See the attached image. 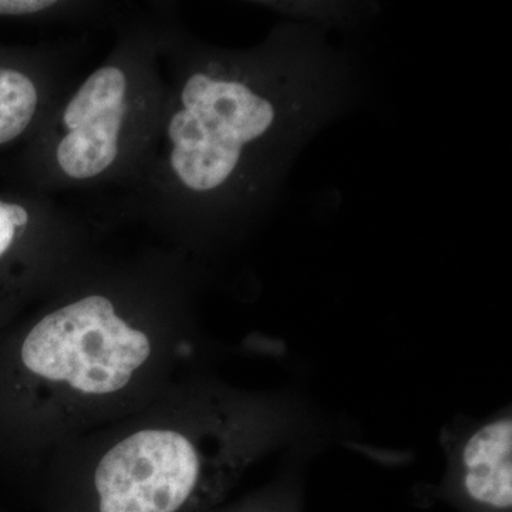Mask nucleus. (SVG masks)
Here are the masks:
<instances>
[{
  "label": "nucleus",
  "instance_id": "1",
  "mask_svg": "<svg viewBox=\"0 0 512 512\" xmlns=\"http://www.w3.org/2000/svg\"><path fill=\"white\" fill-rule=\"evenodd\" d=\"M340 86L325 43L298 26L249 52H200L161 99L151 174L188 210L248 211L339 109Z\"/></svg>",
  "mask_w": 512,
  "mask_h": 512
},
{
  "label": "nucleus",
  "instance_id": "2",
  "mask_svg": "<svg viewBox=\"0 0 512 512\" xmlns=\"http://www.w3.org/2000/svg\"><path fill=\"white\" fill-rule=\"evenodd\" d=\"M259 414L208 403L110 444L47 512H210L268 440Z\"/></svg>",
  "mask_w": 512,
  "mask_h": 512
},
{
  "label": "nucleus",
  "instance_id": "3",
  "mask_svg": "<svg viewBox=\"0 0 512 512\" xmlns=\"http://www.w3.org/2000/svg\"><path fill=\"white\" fill-rule=\"evenodd\" d=\"M158 355L153 325L117 292L90 289L53 306L23 338V372L46 400L99 404L127 394Z\"/></svg>",
  "mask_w": 512,
  "mask_h": 512
},
{
  "label": "nucleus",
  "instance_id": "4",
  "mask_svg": "<svg viewBox=\"0 0 512 512\" xmlns=\"http://www.w3.org/2000/svg\"><path fill=\"white\" fill-rule=\"evenodd\" d=\"M140 63L119 55L83 80L46 127V168L69 183L107 177L150 143L161 99Z\"/></svg>",
  "mask_w": 512,
  "mask_h": 512
},
{
  "label": "nucleus",
  "instance_id": "5",
  "mask_svg": "<svg viewBox=\"0 0 512 512\" xmlns=\"http://www.w3.org/2000/svg\"><path fill=\"white\" fill-rule=\"evenodd\" d=\"M458 493L477 512H511V416L487 421L461 444L456 456Z\"/></svg>",
  "mask_w": 512,
  "mask_h": 512
},
{
  "label": "nucleus",
  "instance_id": "6",
  "mask_svg": "<svg viewBox=\"0 0 512 512\" xmlns=\"http://www.w3.org/2000/svg\"><path fill=\"white\" fill-rule=\"evenodd\" d=\"M42 90L28 72L0 66V146L18 140L35 123Z\"/></svg>",
  "mask_w": 512,
  "mask_h": 512
},
{
  "label": "nucleus",
  "instance_id": "7",
  "mask_svg": "<svg viewBox=\"0 0 512 512\" xmlns=\"http://www.w3.org/2000/svg\"><path fill=\"white\" fill-rule=\"evenodd\" d=\"M32 218L25 205L0 200V261L15 248L26 234Z\"/></svg>",
  "mask_w": 512,
  "mask_h": 512
},
{
  "label": "nucleus",
  "instance_id": "8",
  "mask_svg": "<svg viewBox=\"0 0 512 512\" xmlns=\"http://www.w3.org/2000/svg\"><path fill=\"white\" fill-rule=\"evenodd\" d=\"M59 5L53 0H0V16H33Z\"/></svg>",
  "mask_w": 512,
  "mask_h": 512
},
{
  "label": "nucleus",
  "instance_id": "9",
  "mask_svg": "<svg viewBox=\"0 0 512 512\" xmlns=\"http://www.w3.org/2000/svg\"><path fill=\"white\" fill-rule=\"evenodd\" d=\"M222 512H295L292 507L284 501L274 500V498H258V500L248 501V503L238 505V507L229 508Z\"/></svg>",
  "mask_w": 512,
  "mask_h": 512
}]
</instances>
